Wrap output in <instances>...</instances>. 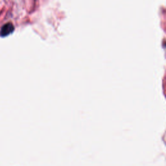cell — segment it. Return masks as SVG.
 I'll list each match as a JSON object with an SVG mask.
<instances>
[{
  "instance_id": "6da1fadb",
  "label": "cell",
  "mask_w": 166,
  "mask_h": 166,
  "mask_svg": "<svg viewBox=\"0 0 166 166\" xmlns=\"http://www.w3.org/2000/svg\"><path fill=\"white\" fill-rule=\"evenodd\" d=\"M14 29L13 25L11 23H7L5 24L1 27V30H0V36L4 37V36L9 35L14 31Z\"/></svg>"
}]
</instances>
